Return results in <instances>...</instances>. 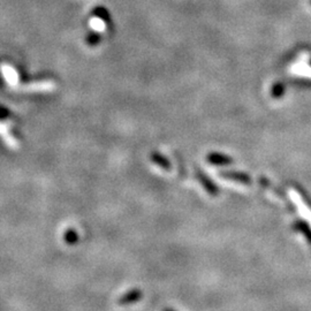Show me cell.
<instances>
[{
	"label": "cell",
	"instance_id": "6da1fadb",
	"mask_svg": "<svg viewBox=\"0 0 311 311\" xmlns=\"http://www.w3.org/2000/svg\"><path fill=\"white\" fill-rule=\"evenodd\" d=\"M0 73H1L2 78H4L5 83L11 88L18 87L20 83V74L18 69L13 67L9 64H1L0 65Z\"/></svg>",
	"mask_w": 311,
	"mask_h": 311
},
{
	"label": "cell",
	"instance_id": "7a4b0ae2",
	"mask_svg": "<svg viewBox=\"0 0 311 311\" xmlns=\"http://www.w3.org/2000/svg\"><path fill=\"white\" fill-rule=\"evenodd\" d=\"M220 178L226 179V180L234 181V182L241 183V184H246V186H249L251 184V178L249 177V174L243 173V172H235V171H230V172H220L219 173Z\"/></svg>",
	"mask_w": 311,
	"mask_h": 311
},
{
	"label": "cell",
	"instance_id": "3957f363",
	"mask_svg": "<svg viewBox=\"0 0 311 311\" xmlns=\"http://www.w3.org/2000/svg\"><path fill=\"white\" fill-rule=\"evenodd\" d=\"M207 161L214 166H225V165H231L233 163V159L227 155L219 154V152H211L207 157Z\"/></svg>",
	"mask_w": 311,
	"mask_h": 311
},
{
	"label": "cell",
	"instance_id": "277c9868",
	"mask_svg": "<svg viewBox=\"0 0 311 311\" xmlns=\"http://www.w3.org/2000/svg\"><path fill=\"white\" fill-rule=\"evenodd\" d=\"M142 296H143V293H142L140 289H137V288L130 289L128 293L124 294V295H122L120 299H119L118 303L120 304V306H129V304L138 302V301L141 300Z\"/></svg>",
	"mask_w": 311,
	"mask_h": 311
},
{
	"label": "cell",
	"instance_id": "5b68a950",
	"mask_svg": "<svg viewBox=\"0 0 311 311\" xmlns=\"http://www.w3.org/2000/svg\"><path fill=\"white\" fill-rule=\"evenodd\" d=\"M0 136L2 137V140L6 142V144H7L9 148L12 149L18 148L19 145L18 140L11 135V131H9V127L7 126V124L1 120H0Z\"/></svg>",
	"mask_w": 311,
	"mask_h": 311
},
{
	"label": "cell",
	"instance_id": "8992f818",
	"mask_svg": "<svg viewBox=\"0 0 311 311\" xmlns=\"http://www.w3.org/2000/svg\"><path fill=\"white\" fill-rule=\"evenodd\" d=\"M197 177H198V180L201 181L202 186L204 187V189L207 190L210 195L216 196V195L219 194V189H218V187L212 182V181H211V179L209 177H207L204 173H202L201 170H198Z\"/></svg>",
	"mask_w": 311,
	"mask_h": 311
},
{
	"label": "cell",
	"instance_id": "52a82bcc",
	"mask_svg": "<svg viewBox=\"0 0 311 311\" xmlns=\"http://www.w3.org/2000/svg\"><path fill=\"white\" fill-rule=\"evenodd\" d=\"M50 85H52L51 81H35L30 83L22 85L21 90L27 92H36V91H44L45 89H49Z\"/></svg>",
	"mask_w": 311,
	"mask_h": 311
},
{
	"label": "cell",
	"instance_id": "ba28073f",
	"mask_svg": "<svg viewBox=\"0 0 311 311\" xmlns=\"http://www.w3.org/2000/svg\"><path fill=\"white\" fill-rule=\"evenodd\" d=\"M150 157H151V160L154 161L156 165H158V166H159L160 168H163V170H165V171H170L171 170L172 165L170 163V160H168L167 158L165 157V156L160 155L159 152L154 151L151 154Z\"/></svg>",
	"mask_w": 311,
	"mask_h": 311
},
{
	"label": "cell",
	"instance_id": "9c48e42d",
	"mask_svg": "<svg viewBox=\"0 0 311 311\" xmlns=\"http://www.w3.org/2000/svg\"><path fill=\"white\" fill-rule=\"evenodd\" d=\"M92 15L96 16V18L101 19L103 22L105 23V25L108 26H112V19H111V15L110 13H108V11L106 8L104 7H96L94 11H92Z\"/></svg>",
	"mask_w": 311,
	"mask_h": 311
},
{
	"label": "cell",
	"instance_id": "30bf717a",
	"mask_svg": "<svg viewBox=\"0 0 311 311\" xmlns=\"http://www.w3.org/2000/svg\"><path fill=\"white\" fill-rule=\"evenodd\" d=\"M101 41H102V36L97 31H91L90 34H88L87 38H85V43H87L89 46H91V48L97 46L99 43H101Z\"/></svg>",
	"mask_w": 311,
	"mask_h": 311
},
{
	"label": "cell",
	"instance_id": "8fae6325",
	"mask_svg": "<svg viewBox=\"0 0 311 311\" xmlns=\"http://www.w3.org/2000/svg\"><path fill=\"white\" fill-rule=\"evenodd\" d=\"M294 227H295V230L301 232V233H303L304 235L307 236L308 240L311 241V228L308 226L304 221H301V220L296 221V223L294 224Z\"/></svg>",
	"mask_w": 311,
	"mask_h": 311
},
{
	"label": "cell",
	"instance_id": "7c38bea8",
	"mask_svg": "<svg viewBox=\"0 0 311 311\" xmlns=\"http://www.w3.org/2000/svg\"><path fill=\"white\" fill-rule=\"evenodd\" d=\"M284 92H285V85L283 83H280V82H278V83H276L272 87L271 95H272L274 98H280L281 96L284 95Z\"/></svg>",
	"mask_w": 311,
	"mask_h": 311
},
{
	"label": "cell",
	"instance_id": "4fadbf2b",
	"mask_svg": "<svg viewBox=\"0 0 311 311\" xmlns=\"http://www.w3.org/2000/svg\"><path fill=\"white\" fill-rule=\"evenodd\" d=\"M66 240H67L69 243H73V242H75L76 240H78V235H76L74 232L71 231V232H68L67 235H66Z\"/></svg>",
	"mask_w": 311,
	"mask_h": 311
},
{
	"label": "cell",
	"instance_id": "5bb4252c",
	"mask_svg": "<svg viewBox=\"0 0 311 311\" xmlns=\"http://www.w3.org/2000/svg\"><path fill=\"white\" fill-rule=\"evenodd\" d=\"M165 311H173V310H171V309H167V310H165Z\"/></svg>",
	"mask_w": 311,
	"mask_h": 311
}]
</instances>
